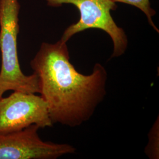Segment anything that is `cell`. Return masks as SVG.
<instances>
[{"mask_svg":"<svg viewBox=\"0 0 159 159\" xmlns=\"http://www.w3.org/2000/svg\"><path fill=\"white\" fill-rule=\"evenodd\" d=\"M115 2L125 3L130 6L136 7L146 15L148 18L149 24L153 27V29L159 33V29L155 25L152 18L156 14V11L151 7L150 0H113Z\"/></svg>","mask_w":159,"mask_h":159,"instance_id":"8992f818","label":"cell"},{"mask_svg":"<svg viewBox=\"0 0 159 159\" xmlns=\"http://www.w3.org/2000/svg\"><path fill=\"white\" fill-rule=\"evenodd\" d=\"M18 0H0V93L7 91L39 93L38 77L23 73L18 60L17 38L20 31Z\"/></svg>","mask_w":159,"mask_h":159,"instance_id":"7a4b0ae2","label":"cell"},{"mask_svg":"<svg viewBox=\"0 0 159 159\" xmlns=\"http://www.w3.org/2000/svg\"><path fill=\"white\" fill-rule=\"evenodd\" d=\"M39 79L41 97L53 124L70 127L91 119L106 96L107 72L100 63L84 75L70 61L67 43H43L30 62Z\"/></svg>","mask_w":159,"mask_h":159,"instance_id":"6da1fadb","label":"cell"},{"mask_svg":"<svg viewBox=\"0 0 159 159\" xmlns=\"http://www.w3.org/2000/svg\"><path fill=\"white\" fill-rule=\"evenodd\" d=\"M47 6L58 7L63 4H72L80 12L79 20L68 27L60 40L67 43L75 34L89 29H99L110 37L113 51L110 58L120 57L125 53L128 39L123 29L115 23L111 11L117 8L113 0H46Z\"/></svg>","mask_w":159,"mask_h":159,"instance_id":"3957f363","label":"cell"},{"mask_svg":"<svg viewBox=\"0 0 159 159\" xmlns=\"http://www.w3.org/2000/svg\"><path fill=\"white\" fill-rule=\"evenodd\" d=\"M35 125L40 129L51 127L46 102L34 93L14 91L0 98V134L21 130Z\"/></svg>","mask_w":159,"mask_h":159,"instance_id":"277c9868","label":"cell"},{"mask_svg":"<svg viewBox=\"0 0 159 159\" xmlns=\"http://www.w3.org/2000/svg\"><path fill=\"white\" fill-rule=\"evenodd\" d=\"M40 129L33 125L0 134V159H56L75 153L76 148L70 144L43 141L38 133Z\"/></svg>","mask_w":159,"mask_h":159,"instance_id":"5b68a950","label":"cell"},{"mask_svg":"<svg viewBox=\"0 0 159 159\" xmlns=\"http://www.w3.org/2000/svg\"><path fill=\"white\" fill-rule=\"evenodd\" d=\"M2 95H3V94H2V93H0V98L2 97Z\"/></svg>","mask_w":159,"mask_h":159,"instance_id":"ba28073f","label":"cell"},{"mask_svg":"<svg viewBox=\"0 0 159 159\" xmlns=\"http://www.w3.org/2000/svg\"><path fill=\"white\" fill-rule=\"evenodd\" d=\"M159 121V120H158ZM155 123L150 133L149 143L146 153L150 159L159 158V122Z\"/></svg>","mask_w":159,"mask_h":159,"instance_id":"52a82bcc","label":"cell"}]
</instances>
